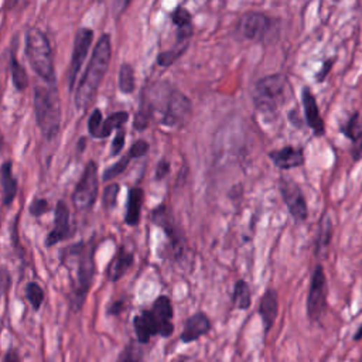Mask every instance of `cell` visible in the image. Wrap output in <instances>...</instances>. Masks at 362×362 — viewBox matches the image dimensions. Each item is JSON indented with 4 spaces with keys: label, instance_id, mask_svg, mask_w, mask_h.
Returning a JSON list of instances; mask_svg holds the SVG:
<instances>
[{
    "label": "cell",
    "instance_id": "cell-1",
    "mask_svg": "<svg viewBox=\"0 0 362 362\" xmlns=\"http://www.w3.org/2000/svg\"><path fill=\"white\" fill-rule=\"evenodd\" d=\"M95 245L94 241L84 244L80 242L74 246H69L61 255V260H76V263H67V266H76V283L72 286L69 298V306L74 313H78L91 291L95 277Z\"/></svg>",
    "mask_w": 362,
    "mask_h": 362
},
{
    "label": "cell",
    "instance_id": "cell-2",
    "mask_svg": "<svg viewBox=\"0 0 362 362\" xmlns=\"http://www.w3.org/2000/svg\"><path fill=\"white\" fill-rule=\"evenodd\" d=\"M111 57V36L108 33H104L92 51L85 74L81 78L76 91V106L80 112H85L94 104L98 90L108 72Z\"/></svg>",
    "mask_w": 362,
    "mask_h": 362
},
{
    "label": "cell",
    "instance_id": "cell-3",
    "mask_svg": "<svg viewBox=\"0 0 362 362\" xmlns=\"http://www.w3.org/2000/svg\"><path fill=\"white\" fill-rule=\"evenodd\" d=\"M174 310L167 296H159L152 309L141 310L133 319V328L140 344H148L153 337L169 338L174 333Z\"/></svg>",
    "mask_w": 362,
    "mask_h": 362
},
{
    "label": "cell",
    "instance_id": "cell-4",
    "mask_svg": "<svg viewBox=\"0 0 362 362\" xmlns=\"http://www.w3.org/2000/svg\"><path fill=\"white\" fill-rule=\"evenodd\" d=\"M291 98L292 87L284 74L262 77L252 90L253 105L263 115L276 113Z\"/></svg>",
    "mask_w": 362,
    "mask_h": 362
},
{
    "label": "cell",
    "instance_id": "cell-5",
    "mask_svg": "<svg viewBox=\"0 0 362 362\" xmlns=\"http://www.w3.org/2000/svg\"><path fill=\"white\" fill-rule=\"evenodd\" d=\"M34 113L43 136L48 140L54 139L61 127V105L54 85L36 87Z\"/></svg>",
    "mask_w": 362,
    "mask_h": 362
},
{
    "label": "cell",
    "instance_id": "cell-6",
    "mask_svg": "<svg viewBox=\"0 0 362 362\" xmlns=\"http://www.w3.org/2000/svg\"><path fill=\"white\" fill-rule=\"evenodd\" d=\"M26 55L36 74L48 85H54L55 71L53 50L48 37L37 27H32L26 33Z\"/></svg>",
    "mask_w": 362,
    "mask_h": 362
},
{
    "label": "cell",
    "instance_id": "cell-7",
    "mask_svg": "<svg viewBox=\"0 0 362 362\" xmlns=\"http://www.w3.org/2000/svg\"><path fill=\"white\" fill-rule=\"evenodd\" d=\"M277 20L263 12H246L237 23L238 36L253 43L269 41L277 33Z\"/></svg>",
    "mask_w": 362,
    "mask_h": 362
},
{
    "label": "cell",
    "instance_id": "cell-8",
    "mask_svg": "<svg viewBox=\"0 0 362 362\" xmlns=\"http://www.w3.org/2000/svg\"><path fill=\"white\" fill-rule=\"evenodd\" d=\"M327 298H328L327 276L323 265H317L312 276L307 302H306L307 317L312 323H319L327 313V309H328Z\"/></svg>",
    "mask_w": 362,
    "mask_h": 362
},
{
    "label": "cell",
    "instance_id": "cell-9",
    "mask_svg": "<svg viewBox=\"0 0 362 362\" xmlns=\"http://www.w3.org/2000/svg\"><path fill=\"white\" fill-rule=\"evenodd\" d=\"M98 165L91 160L87 163L85 170L72 193V202L78 211H88L94 207L98 195Z\"/></svg>",
    "mask_w": 362,
    "mask_h": 362
},
{
    "label": "cell",
    "instance_id": "cell-10",
    "mask_svg": "<svg viewBox=\"0 0 362 362\" xmlns=\"http://www.w3.org/2000/svg\"><path fill=\"white\" fill-rule=\"evenodd\" d=\"M279 190L292 218L300 224L306 223L309 218V207L302 187L291 177H280Z\"/></svg>",
    "mask_w": 362,
    "mask_h": 362
},
{
    "label": "cell",
    "instance_id": "cell-11",
    "mask_svg": "<svg viewBox=\"0 0 362 362\" xmlns=\"http://www.w3.org/2000/svg\"><path fill=\"white\" fill-rule=\"evenodd\" d=\"M94 40V32L88 27H83L77 32L76 39H74V50H72V57H71V64L68 69V83H69V90H74L76 81L78 78L80 71L83 68V64L88 55L90 47Z\"/></svg>",
    "mask_w": 362,
    "mask_h": 362
},
{
    "label": "cell",
    "instance_id": "cell-12",
    "mask_svg": "<svg viewBox=\"0 0 362 362\" xmlns=\"http://www.w3.org/2000/svg\"><path fill=\"white\" fill-rule=\"evenodd\" d=\"M191 101L179 90H172L166 104V112L163 118V125L169 127L181 126L187 122L191 113Z\"/></svg>",
    "mask_w": 362,
    "mask_h": 362
},
{
    "label": "cell",
    "instance_id": "cell-13",
    "mask_svg": "<svg viewBox=\"0 0 362 362\" xmlns=\"http://www.w3.org/2000/svg\"><path fill=\"white\" fill-rule=\"evenodd\" d=\"M269 159L274 167L280 170H292L302 167L306 162L305 149L295 144H286V146L269 152Z\"/></svg>",
    "mask_w": 362,
    "mask_h": 362
},
{
    "label": "cell",
    "instance_id": "cell-14",
    "mask_svg": "<svg viewBox=\"0 0 362 362\" xmlns=\"http://www.w3.org/2000/svg\"><path fill=\"white\" fill-rule=\"evenodd\" d=\"M340 132L352 143L351 156L354 162L362 159V113L354 112L345 122L340 125Z\"/></svg>",
    "mask_w": 362,
    "mask_h": 362
},
{
    "label": "cell",
    "instance_id": "cell-15",
    "mask_svg": "<svg viewBox=\"0 0 362 362\" xmlns=\"http://www.w3.org/2000/svg\"><path fill=\"white\" fill-rule=\"evenodd\" d=\"M302 102H303L305 119H306L307 126L312 129L314 136L321 137L326 133V125H324V119L320 113L317 99L309 87H305L302 90Z\"/></svg>",
    "mask_w": 362,
    "mask_h": 362
},
{
    "label": "cell",
    "instance_id": "cell-16",
    "mask_svg": "<svg viewBox=\"0 0 362 362\" xmlns=\"http://www.w3.org/2000/svg\"><path fill=\"white\" fill-rule=\"evenodd\" d=\"M212 328L209 317L204 312H197L184 321L183 331L180 334V341L184 344H191L198 341L201 337L207 335Z\"/></svg>",
    "mask_w": 362,
    "mask_h": 362
},
{
    "label": "cell",
    "instance_id": "cell-17",
    "mask_svg": "<svg viewBox=\"0 0 362 362\" xmlns=\"http://www.w3.org/2000/svg\"><path fill=\"white\" fill-rule=\"evenodd\" d=\"M258 313L260 316L262 326H263V334L266 337L272 331V328L276 323V319L279 316V296L273 287L266 288V292L263 293V296L259 302Z\"/></svg>",
    "mask_w": 362,
    "mask_h": 362
},
{
    "label": "cell",
    "instance_id": "cell-18",
    "mask_svg": "<svg viewBox=\"0 0 362 362\" xmlns=\"http://www.w3.org/2000/svg\"><path fill=\"white\" fill-rule=\"evenodd\" d=\"M71 234L69 228V208L64 201H58L55 207V215H54V228L47 235L46 245L54 246L58 242L67 239Z\"/></svg>",
    "mask_w": 362,
    "mask_h": 362
},
{
    "label": "cell",
    "instance_id": "cell-19",
    "mask_svg": "<svg viewBox=\"0 0 362 362\" xmlns=\"http://www.w3.org/2000/svg\"><path fill=\"white\" fill-rule=\"evenodd\" d=\"M172 20L177 27V41L176 46L188 47L190 39L193 37V18L187 9L177 6L172 15Z\"/></svg>",
    "mask_w": 362,
    "mask_h": 362
},
{
    "label": "cell",
    "instance_id": "cell-20",
    "mask_svg": "<svg viewBox=\"0 0 362 362\" xmlns=\"http://www.w3.org/2000/svg\"><path fill=\"white\" fill-rule=\"evenodd\" d=\"M132 265H133V255L127 252L123 246L119 248V251L116 252V255L112 258L111 263L106 267V279L112 283L118 281L126 274V272L130 269Z\"/></svg>",
    "mask_w": 362,
    "mask_h": 362
},
{
    "label": "cell",
    "instance_id": "cell-21",
    "mask_svg": "<svg viewBox=\"0 0 362 362\" xmlns=\"http://www.w3.org/2000/svg\"><path fill=\"white\" fill-rule=\"evenodd\" d=\"M13 163L11 160L5 162L0 167V186L4 191V204L11 205L18 195V179L13 176Z\"/></svg>",
    "mask_w": 362,
    "mask_h": 362
},
{
    "label": "cell",
    "instance_id": "cell-22",
    "mask_svg": "<svg viewBox=\"0 0 362 362\" xmlns=\"http://www.w3.org/2000/svg\"><path fill=\"white\" fill-rule=\"evenodd\" d=\"M144 200V191L140 187H133L129 190L127 195V207H126V216L125 223L129 227H136L140 223L141 215V205Z\"/></svg>",
    "mask_w": 362,
    "mask_h": 362
},
{
    "label": "cell",
    "instance_id": "cell-23",
    "mask_svg": "<svg viewBox=\"0 0 362 362\" xmlns=\"http://www.w3.org/2000/svg\"><path fill=\"white\" fill-rule=\"evenodd\" d=\"M232 305L238 310H248L252 305V293L249 284L241 279L235 283L234 292H232Z\"/></svg>",
    "mask_w": 362,
    "mask_h": 362
},
{
    "label": "cell",
    "instance_id": "cell-24",
    "mask_svg": "<svg viewBox=\"0 0 362 362\" xmlns=\"http://www.w3.org/2000/svg\"><path fill=\"white\" fill-rule=\"evenodd\" d=\"M127 120H129V113L126 111L112 113L111 116H108L106 120H104L101 130L98 133V139H105L111 136L113 130H119Z\"/></svg>",
    "mask_w": 362,
    "mask_h": 362
},
{
    "label": "cell",
    "instance_id": "cell-25",
    "mask_svg": "<svg viewBox=\"0 0 362 362\" xmlns=\"http://www.w3.org/2000/svg\"><path fill=\"white\" fill-rule=\"evenodd\" d=\"M152 111H153V105L152 102L146 98L141 97L140 98V105L137 109V113L134 116V129L137 130H143L149 126L151 118H152Z\"/></svg>",
    "mask_w": 362,
    "mask_h": 362
},
{
    "label": "cell",
    "instance_id": "cell-26",
    "mask_svg": "<svg viewBox=\"0 0 362 362\" xmlns=\"http://www.w3.org/2000/svg\"><path fill=\"white\" fill-rule=\"evenodd\" d=\"M118 85L123 94H132L134 91L136 78H134V69L130 64H122L119 69Z\"/></svg>",
    "mask_w": 362,
    "mask_h": 362
},
{
    "label": "cell",
    "instance_id": "cell-27",
    "mask_svg": "<svg viewBox=\"0 0 362 362\" xmlns=\"http://www.w3.org/2000/svg\"><path fill=\"white\" fill-rule=\"evenodd\" d=\"M11 71H12V80L15 87L23 92L27 87H29V77H27V72L23 68V65L19 62V60L16 58V55H12L11 60Z\"/></svg>",
    "mask_w": 362,
    "mask_h": 362
},
{
    "label": "cell",
    "instance_id": "cell-28",
    "mask_svg": "<svg viewBox=\"0 0 362 362\" xmlns=\"http://www.w3.org/2000/svg\"><path fill=\"white\" fill-rule=\"evenodd\" d=\"M331 234H333V225H331V218L330 216H324L321 220L319 234H317V253L321 251H326V248L331 242Z\"/></svg>",
    "mask_w": 362,
    "mask_h": 362
},
{
    "label": "cell",
    "instance_id": "cell-29",
    "mask_svg": "<svg viewBox=\"0 0 362 362\" xmlns=\"http://www.w3.org/2000/svg\"><path fill=\"white\" fill-rule=\"evenodd\" d=\"M26 298L29 300V303L32 305L34 312H39L40 307L44 303V291L41 288V286L36 281H30L26 287Z\"/></svg>",
    "mask_w": 362,
    "mask_h": 362
},
{
    "label": "cell",
    "instance_id": "cell-30",
    "mask_svg": "<svg viewBox=\"0 0 362 362\" xmlns=\"http://www.w3.org/2000/svg\"><path fill=\"white\" fill-rule=\"evenodd\" d=\"M186 50H187V48H184V47L176 46V47L172 48V50L163 51V53H160L159 57H158V64H159L160 67H163V68H167V67L173 65V64L186 53Z\"/></svg>",
    "mask_w": 362,
    "mask_h": 362
},
{
    "label": "cell",
    "instance_id": "cell-31",
    "mask_svg": "<svg viewBox=\"0 0 362 362\" xmlns=\"http://www.w3.org/2000/svg\"><path fill=\"white\" fill-rule=\"evenodd\" d=\"M130 159H132V158H130L129 153H127V155L123 156L119 162H116L115 165H112L111 167H108V169L105 170L104 176H102V180H104V181H112L113 179H116L119 174H122V173L126 170V167H127Z\"/></svg>",
    "mask_w": 362,
    "mask_h": 362
},
{
    "label": "cell",
    "instance_id": "cell-32",
    "mask_svg": "<svg viewBox=\"0 0 362 362\" xmlns=\"http://www.w3.org/2000/svg\"><path fill=\"white\" fill-rule=\"evenodd\" d=\"M119 190H120V187H119L118 183L108 184V187L105 188L104 197H102V202H104V207H105L106 209H112V208L116 205V200H118Z\"/></svg>",
    "mask_w": 362,
    "mask_h": 362
},
{
    "label": "cell",
    "instance_id": "cell-33",
    "mask_svg": "<svg viewBox=\"0 0 362 362\" xmlns=\"http://www.w3.org/2000/svg\"><path fill=\"white\" fill-rule=\"evenodd\" d=\"M140 356L137 355L133 342H129L118 355L115 362H139Z\"/></svg>",
    "mask_w": 362,
    "mask_h": 362
},
{
    "label": "cell",
    "instance_id": "cell-34",
    "mask_svg": "<svg viewBox=\"0 0 362 362\" xmlns=\"http://www.w3.org/2000/svg\"><path fill=\"white\" fill-rule=\"evenodd\" d=\"M104 123V119H102V112L99 109H95L92 112V115L90 116V120H88V132L94 136V137H98V133L101 130V126Z\"/></svg>",
    "mask_w": 362,
    "mask_h": 362
},
{
    "label": "cell",
    "instance_id": "cell-35",
    "mask_svg": "<svg viewBox=\"0 0 362 362\" xmlns=\"http://www.w3.org/2000/svg\"><path fill=\"white\" fill-rule=\"evenodd\" d=\"M149 143L146 141V140H136L133 144H132V148H130V151H129V156L132 158V159H137V158H141V156H144L146 155L148 152H149Z\"/></svg>",
    "mask_w": 362,
    "mask_h": 362
},
{
    "label": "cell",
    "instance_id": "cell-36",
    "mask_svg": "<svg viewBox=\"0 0 362 362\" xmlns=\"http://www.w3.org/2000/svg\"><path fill=\"white\" fill-rule=\"evenodd\" d=\"M30 214L33 215V216H41V215H44L46 212H48L50 211V204H48V201L47 200H44V198H36L32 204H30Z\"/></svg>",
    "mask_w": 362,
    "mask_h": 362
},
{
    "label": "cell",
    "instance_id": "cell-37",
    "mask_svg": "<svg viewBox=\"0 0 362 362\" xmlns=\"http://www.w3.org/2000/svg\"><path fill=\"white\" fill-rule=\"evenodd\" d=\"M125 136H126V132L123 129L118 130L113 141H112V151H111V155L112 156H116L122 152L123 146H125Z\"/></svg>",
    "mask_w": 362,
    "mask_h": 362
},
{
    "label": "cell",
    "instance_id": "cell-38",
    "mask_svg": "<svg viewBox=\"0 0 362 362\" xmlns=\"http://www.w3.org/2000/svg\"><path fill=\"white\" fill-rule=\"evenodd\" d=\"M170 172V162L167 159H162L156 167V180L165 179Z\"/></svg>",
    "mask_w": 362,
    "mask_h": 362
},
{
    "label": "cell",
    "instance_id": "cell-39",
    "mask_svg": "<svg viewBox=\"0 0 362 362\" xmlns=\"http://www.w3.org/2000/svg\"><path fill=\"white\" fill-rule=\"evenodd\" d=\"M333 64H334V60H327V61L323 64V68L316 74V81H317V83H323V81L326 80L327 74L331 71Z\"/></svg>",
    "mask_w": 362,
    "mask_h": 362
},
{
    "label": "cell",
    "instance_id": "cell-40",
    "mask_svg": "<svg viewBox=\"0 0 362 362\" xmlns=\"http://www.w3.org/2000/svg\"><path fill=\"white\" fill-rule=\"evenodd\" d=\"M4 362H22L19 349L16 347H11L4 356Z\"/></svg>",
    "mask_w": 362,
    "mask_h": 362
},
{
    "label": "cell",
    "instance_id": "cell-41",
    "mask_svg": "<svg viewBox=\"0 0 362 362\" xmlns=\"http://www.w3.org/2000/svg\"><path fill=\"white\" fill-rule=\"evenodd\" d=\"M125 309V303L122 300H118V302H113L109 307H108V316H118L123 312Z\"/></svg>",
    "mask_w": 362,
    "mask_h": 362
},
{
    "label": "cell",
    "instance_id": "cell-42",
    "mask_svg": "<svg viewBox=\"0 0 362 362\" xmlns=\"http://www.w3.org/2000/svg\"><path fill=\"white\" fill-rule=\"evenodd\" d=\"M361 340H362V326H359V328L354 334V341H361Z\"/></svg>",
    "mask_w": 362,
    "mask_h": 362
},
{
    "label": "cell",
    "instance_id": "cell-43",
    "mask_svg": "<svg viewBox=\"0 0 362 362\" xmlns=\"http://www.w3.org/2000/svg\"><path fill=\"white\" fill-rule=\"evenodd\" d=\"M4 146H5V139H4V136H2V132H0V152H2Z\"/></svg>",
    "mask_w": 362,
    "mask_h": 362
},
{
    "label": "cell",
    "instance_id": "cell-44",
    "mask_svg": "<svg viewBox=\"0 0 362 362\" xmlns=\"http://www.w3.org/2000/svg\"><path fill=\"white\" fill-rule=\"evenodd\" d=\"M361 265H362V262H361Z\"/></svg>",
    "mask_w": 362,
    "mask_h": 362
}]
</instances>
